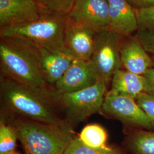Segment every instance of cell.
Here are the masks:
<instances>
[{
    "mask_svg": "<svg viewBox=\"0 0 154 154\" xmlns=\"http://www.w3.org/2000/svg\"><path fill=\"white\" fill-rule=\"evenodd\" d=\"M110 91L135 99L140 94L154 93L151 83L144 75H138L125 69L114 73L111 79Z\"/></svg>",
    "mask_w": 154,
    "mask_h": 154,
    "instance_id": "15",
    "label": "cell"
},
{
    "mask_svg": "<svg viewBox=\"0 0 154 154\" xmlns=\"http://www.w3.org/2000/svg\"><path fill=\"white\" fill-rule=\"evenodd\" d=\"M67 16L45 14L31 21L0 28V37L21 39L54 52L72 55L65 42Z\"/></svg>",
    "mask_w": 154,
    "mask_h": 154,
    "instance_id": "4",
    "label": "cell"
},
{
    "mask_svg": "<svg viewBox=\"0 0 154 154\" xmlns=\"http://www.w3.org/2000/svg\"><path fill=\"white\" fill-rule=\"evenodd\" d=\"M123 37L111 30L95 35L93 53L89 62L98 80L107 86L114 73L123 67L120 53Z\"/></svg>",
    "mask_w": 154,
    "mask_h": 154,
    "instance_id": "6",
    "label": "cell"
},
{
    "mask_svg": "<svg viewBox=\"0 0 154 154\" xmlns=\"http://www.w3.org/2000/svg\"><path fill=\"white\" fill-rule=\"evenodd\" d=\"M45 14L33 0H0V28L31 21Z\"/></svg>",
    "mask_w": 154,
    "mask_h": 154,
    "instance_id": "11",
    "label": "cell"
},
{
    "mask_svg": "<svg viewBox=\"0 0 154 154\" xmlns=\"http://www.w3.org/2000/svg\"><path fill=\"white\" fill-rule=\"evenodd\" d=\"M144 75L147 78V79L151 83L154 88V67L149 69L145 73Z\"/></svg>",
    "mask_w": 154,
    "mask_h": 154,
    "instance_id": "25",
    "label": "cell"
},
{
    "mask_svg": "<svg viewBox=\"0 0 154 154\" xmlns=\"http://www.w3.org/2000/svg\"><path fill=\"white\" fill-rule=\"evenodd\" d=\"M68 16L97 33L110 30L108 0H75Z\"/></svg>",
    "mask_w": 154,
    "mask_h": 154,
    "instance_id": "8",
    "label": "cell"
},
{
    "mask_svg": "<svg viewBox=\"0 0 154 154\" xmlns=\"http://www.w3.org/2000/svg\"><path fill=\"white\" fill-rule=\"evenodd\" d=\"M98 81L89 61L75 58L54 88L60 94L72 93L88 88Z\"/></svg>",
    "mask_w": 154,
    "mask_h": 154,
    "instance_id": "10",
    "label": "cell"
},
{
    "mask_svg": "<svg viewBox=\"0 0 154 154\" xmlns=\"http://www.w3.org/2000/svg\"><path fill=\"white\" fill-rule=\"evenodd\" d=\"M153 67H154V66Z\"/></svg>",
    "mask_w": 154,
    "mask_h": 154,
    "instance_id": "27",
    "label": "cell"
},
{
    "mask_svg": "<svg viewBox=\"0 0 154 154\" xmlns=\"http://www.w3.org/2000/svg\"><path fill=\"white\" fill-rule=\"evenodd\" d=\"M1 75L28 86L53 88L42 75L37 46L21 39L0 37Z\"/></svg>",
    "mask_w": 154,
    "mask_h": 154,
    "instance_id": "3",
    "label": "cell"
},
{
    "mask_svg": "<svg viewBox=\"0 0 154 154\" xmlns=\"http://www.w3.org/2000/svg\"><path fill=\"white\" fill-rule=\"evenodd\" d=\"M135 10L139 29L154 31V6Z\"/></svg>",
    "mask_w": 154,
    "mask_h": 154,
    "instance_id": "21",
    "label": "cell"
},
{
    "mask_svg": "<svg viewBox=\"0 0 154 154\" xmlns=\"http://www.w3.org/2000/svg\"><path fill=\"white\" fill-rule=\"evenodd\" d=\"M135 9H140L154 6V0H127Z\"/></svg>",
    "mask_w": 154,
    "mask_h": 154,
    "instance_id": "24",
    "label": "cell"
},
{
    "mask_svg": "<svg viewBox=\"0 0 154 154\" xmlns=\"http://www.w3.org/2000/svg\"><path fill=\"white\" fill-rule=\"evenodd\" d=\"M11 154H21V153H20V152H17L16 151H15L14 152H12Z\"/></svg>",
    "mask_w": 154,
    "mask_h": 154,
    "instance_id": "26",
    "label": "cell"
},
{
    "mask_svg": "<svg viewBox=\"0 0 154 154\" xmlns=\"http://www.w3.org/2000/svg\"><path fill=\"white\" fill-rule=\"evenodd\" d=\"M135 37L148 53L154 54V31L140 29Z\"/></svg>",
    "mask_w": 154,
    "mask_h": 154,
    "instance_id": "23",
    "label": "cell"
},
{
    "mask_svg": "<svg viewBox=\"0 0 154 154\" xmlns=\"http://www.w3.org/2000/svg\"><path fill=\"white\" fill-rule=\"evenodd\" d=\"M1 119L15 130L25 154H63L74 138L72 128L67 125L12 116H1Z\"/></svg>",
    "mask_w": 154,
    "mask_h": 154,
    "instance_id": "2",
    "label": "cell"
},
{
    "mask_svg": "<svg viewBox=\"0 0 154 154\" xmlns=\"http://www.w3.org/2000/svg\"><path fill=\"white\" fill-rule=\"evenodd\" d=\"M63 154H124L118 149L109 147L107 149L90 148L83 144L79 138L74 137Z\"/></svg>",
    "mask_w": 154,
    "mask_h": 154,
    "instance_id": "20",
    "label": "cell"
},
{
    "mask_svg": "<svg viewBox=\"0 0 154 154\" xmlns=\"http://www.w3.org/2000/svg\"><path fill=\"white\" fill-rule=\"evenodd\" d=\"M79 139L85 146L90 148L105 149L107 146V134L103 127L98 124H90L85 127L79 134Z\"/></svg>",
    "mask_w": 154,
    "mask_h": 154,
    "instance_id": "17",
    "label": "cell"
},
{
    "mask_svg": "<svg viewBox=\"0 0 154 154\" xmlns=\"http://www.w3.org/2000/svg\"><path fill=\"white\" fill-rule=\"evenodd\" d=\"M18 137L15 130L1 119L0 154H11L16 151Z\"/></svg>",
    "mask_w": 154,
    "mask_h": 154,
    "instance_id": "19",
    "label": "cell"
},
{
    "mask_svg": "<svg viewBox=\"0 0 154 154\" xmlns=\"http://www.w3.org/2000/svg\"><path fill=\"white\" fill-rule=\"evenodd\" d=\"M110 30L123 37H130L139 29L135 10L127 0H108Z\"/></svg>",
    "mask_w": 154,
    "mask_h": 154,
    "instance_id": "14",
    "label": "cell"
},
{
    "mask_svg": "<svg viewBox=\"0 0 154 154\" xmlns=\"http://www.w3.org/2000/svg\"><path fill=\"white\" fill-rule=\"evenodd\" d=\"M107 86L105 83L98 81L88 88L61 94V105L66 124L73 128L90 116L100 111Z\"/></svg>",
    "mask_w": 154,
    "mask_h": 154,
    "instance_id": "5",
    "label": "cell"
},
{
    "mask_svg": "<svg viewBox=\"0 0 154 154\" xmlns=\"http://www.w3.org/2000/svg\"><path fill=\"white\" fill-rule=\"evenodd\" d=\"M126 143L134 154H154V131L135 128L127 135Z\"/></svg>",
    "mask_w": 154,
    "mask_h": 154,
    "instance_id": "16",
    "label": "cell"
},
{
    "mask_svg": "<svg viewBox=\"0 0 154 154\" xmlns=\"http://www.w3.org/2000/svg\"><path fill=\"white\" fill-rule=\"evenodd\" d=\"M120 53L122 67L128 72L144 75L154 66V61L136 37H123Z\"/></svg>",
    "mask_w": 154,
    "mask_h": 154,
    "instance_id": "12",
    "label": "cell"
},
{
    "mask_svg": "<svg viewBox=\"0 0 154 154\" xmlns=\"http://www.w3.org/2000/svg\"><path fill=\"white\" fill-rule=\"evenodd\" d=\"M61 97L54 88L33 87L1 75V116H12L45 123L67 125Z\"/></svg>",
    "mask_w": 154,
    "mask_h": 154,
    "instance_id": "1",
    "label": "cell"
},
{
    "mask_svg": "<svg viewBox=\"0 0 154 154\" xmlns=\"http://www.w3.org/2000/svg\"><path fill=\"white\" fill-rule=\"evenodd\" d=\"M37 50L42 75L47 83L54 88L75 58L71 54L56 53L38 46H37Z\"/></svg>",
    "mask_w": 154,
    "mask_h": 154,
    "instance_id": "13",
    "label": "cell"
},
{
    "mask_svg": "<svg viewBox=\"0 0 154 154\" xmlns=\"http://www.w3.org/2000/svg\"><path fill=\"white\" fill-rule=\"evenodd\" d=\"M135 100L147 115L154 121V93L140 94L135 98Z\"/></svg>",
    "mask_w": 154,
    "mask_h": 154,
    "instance_id": "22",
    "label": "cell"
},
{
    "mask_svg": "<svg viewBox=\"0 0 154 154\" xmlns=\"http://www.w3.org/2000/svg\"><path fill=\"white\" fill-rule=\"evenodd\" d=\"M97 33L91 29L75 22L67 16L65 42L74 58L89 61L93 53Z\"/></svg>",
    "mask_w": 154,
    "mask_h": 154,
    "instance_id": "9",
    "label": "cell"
},
{
    "mask_svg": "<svg viewBox=\"0 0 154 154\" xmlns=\"http://www.w3.org/2000/svg\"><path fill=\"white\" fill-rule=\"evenodd\" d=\"M100 112L127 125L154 131V121L131 97L109 91L106 94Z\"/></svg>",
    "mask_w": 154,
    "mask_h": 154,
    "instance_id": "7",
    "label": "cell"
},
{
    "mask_svg": "<svg viewBox=\"0 0 154 154\" xmlns=\"http://www.w3.org/2000/svg\"><path fill=\"white\" fill-rule=\"evenodd\" d=\"M45 13L67 16L69 14L75 0H33Z\"/></svg>",
    "mask_w": 154,
    "mask_h": 154,
    "instance_id": "18",
    "label": "cell"
}]
</instances>
